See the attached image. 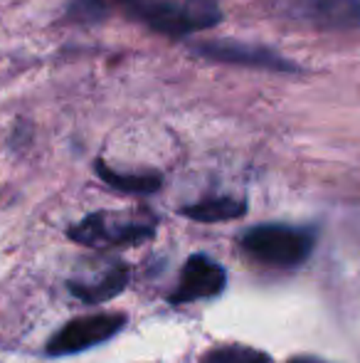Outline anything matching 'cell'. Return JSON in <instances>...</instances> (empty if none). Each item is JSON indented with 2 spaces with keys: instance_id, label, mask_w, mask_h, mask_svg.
Instances as JSON below:
<instances>
[{
  "instance_id": "obj_1",
  "label": "cell",
  "mask_w": 360,
  "mask_h": 363,
  "mask_svg": "<svg viewBox=\"0 0 360 363\" xmlns=\"http://www.w3.org/2000/svg\"><path fill=\"white\" fill-rule=\"evenodd\" d=\"M129 10L139 20H144L151 30H156L161 35H170V38L210 30L222 18L215 0H185V3L141 0V3L131 5Z\"/></svg>"
},
{
  "instance_id": "obj_2",
  "label": "cell",
  "mask_w": 360,
  "mask_h": 363,
  "mask_svg": "<svg viewBox=\"0 0 360 363\" xmlns=\"http://www.w3.org/2000/svg\"><path fill=\"white\" fill-rule=\"evenodd\" d=\"M242 247L267 264L294 267L313 250V233L291 225H257L242 235Z\"/></svg>"
},
{
  "instance_id": "obj_3",
  "label": "cell",
  "mask_w": 360,
  "mask_h": 363,
  "mask_svg": "<svg viewBox=\"0 0 360 363\" xmlns=\"http://www.w3.org/2000/svg\"><path fill=\"white\" fill-rule=\"evenodd\" d=\"M153 235V228L141 220H129L114 213H94L69 228V238L87 247H109V245H136Z\"/></svg>"
},
{
  "instance_id": "obj_4",
  "label": "cell",
  "mask_w": 360,
  "mask_h": 363,
  "mask_svg": "<svg viewBox=\"0 0 360 363\" xmlns=\"http://www.w3.org/2000/svg\"><path fill=\"white\" fill-rule=\"evenodd\" d=\"M126 324L124 314H96V316H79L64 324L57 334L50 339L47 354L50 356H72L79 351L94 349V346L109 341L116 336Z\"/></svg>"
},
{
  "instance_id": "obj_5",
  "label": "cell",
  "mask_w": 360,
  "mask_h": 363,
  "mask_svg": "<svg viewBox=\"0 0 360 363\" xmlns=\"http://www.w3.org/2000/svg\"><path fill=\"white\" fill-rule=\"evenodd\" d=\"M192 50L205 60L235 65V67L272 69V72H291V69H296L289 60H284L281 55L269 48H257V45L235 43V40H205V43H197Z\"/></svg>"
},
{
  "instance_id": "obj_6",
  "label": "cell",
  "mask_w": 360,
  "mask_h": 363,
  "mask_svg": "<svg viewBox=\"0 0 360 363\" xmlns=\"http://www.w3.org/2000/svg\"><path fill=\"white\" fill-rule=\"evenodd\" d=\"M227 274L215 259L205 255H192L180 274L178 289L170 294L173 304H190L197 299H212L225 289Z\"/></svg>"
},
{
  "instance_id": "obj_7",
  "label": "cell",
  "mask_w": 360,
  "mask_h": 363,
  "mask_svg": "<svg viewBox=\"0 0 360 363\" xmlns=\"http://www.w3.org/2000/svg\"><path fill=\"white\" fill-rule=\"evenodd\" d=\"M294 8L318 30L346 33L360 28V0H294Z\"/></svg>"
},
{
  "instance_id": "obj_8",
  "label": "cell",
  "mask_w": 360,
  "mask_h": 363,
  "mask_svg": "<svg viewBox=\"0 0 360 363\" xmlns=\"http://www.w3.org/2000/svg\"><path fill=\"white\" fill-rule=\"evenodd\" d=\"M126 284H129V269H126L124 264H114V267L96 274V277L72 279V282H69V291H72L77 299L87 301V304H99V301H106V299H111V296L121 294Z\"/></svg>"
},
{
  "instance_id": "obj_9",
  "label": "cell",
  "mask_w": 360,
  "mask_h": 363,
  "mask_svg": "<svg viewBox=\"0 0 360 363\" xmlns=\"http://www.w3.org/2000/svg\"><path fill=\"white\" fill-rule=\"evenodd\" d=\"M245 213H247V203L232 196L205 198V201H197L192 206L182 208V216L197 220V223H222V220L242 218Z\"/></svg>"
},
{
  "instance_id": "obj_10",
  "label": "cell",
  "mask_w": 360,
  "mask_h": 363,
  "mask_svg": "<svg viewBox=\"0 0 360 363\" xmlns=\"http://www.w3.org/2000/svg\"><path fill=\"white\" fill-rule=\"evenodd\" d=\"M99 178L106 183V186L116 188L121 193H136V196H149V193H156L161 188V176L158 173H121L114 171L111 166H106L104 161L94 163Z\"/></svg>"
},
{
  "instance_id": "obj_11",
  "label": "cell",
  "mask_w": 360,
  "mask_h": 363,
  "mask_svg": "<svg viewBox=\"0 0 360 363\" xmlns=\"http://www.w3.org/2000/svg\"><path fill=\"white\" fill-rule=\"evenodd\" d=\"M202 363H269V359L247 346H220L202 356Z\"/></svg>"
},
{
  "instance_id": "obj_12",
  "label": "cell",
  "mask_w": 360,
  "mask_h": 363,
  "mask_svg": "<svg viewBox=\"0 0 360 363\" xmlns=\"http://www.w3.org/2000/svg\"><path fill=\"white\" fill-rule=\"evenodd\" d=\"M106 15L104 0H72L69 5V18L77 23H96Z\"/></svg>"
},
{
  "instance_id": "obj_13",
  "label": "cell",
  "mask_w": 360,
  "mask_h": 363,
  "mask_svg": "<svg viewBox=\"0 0 360 363\" xmlns=\"http://www.w3.org/2000/svg\"><path fill=\"white\" fill-rule=\"evenodd\" d=\"M291 363H321V361H316V359H294Z\"/></svg>"
}]
</instances>
